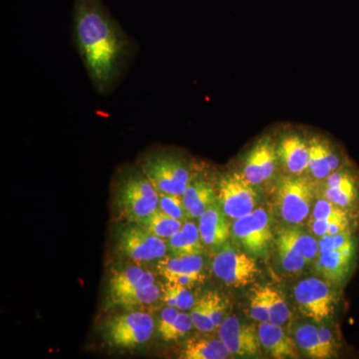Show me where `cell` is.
<instances>
[{"instance_id":"obj_31","label":"cell","mask_w":359,"mask_h":359,"mask_svg":"<svg viewBox=\"0 0 359 359\" xmlns=\"http://www.w3.org/2000/svg\"><path fill=\"white\" fill-rule=\"evenodd\" d=\"M348 228V219H313L311 224V231L320 238L346 233Z\"/></svg>"},{"instance_id":"obj_9","label":"cell","mask_w":359,"mask_h":359,"mask_svg":"<svg viewBox=\"0 0 359 359\" xmlns=\"http://www.w3.org/2000/svg\"><path fill=\"white\" fill-rule=\"evenodd\" d=\"M233 235L248 252L262 255L273 241L271 219L266 210L259 208L233 224Z\"/></svg>"},{"instance_id":"obj_13","label":"cell","mask_w":359,"mask_h":359,"mask_svg":"<svg viewBox=\"0 0 359 359\" xmlns=\"http://www.w3.org/2000/svg\"><path fill=\"white\" fill-rule=\"evenodd\" d=\"M278 162L292 176H302L308 172L309 140L297 133L283 135L276 145Z\"/></svg>"},{"instance_id":"obj_11","label":"cell","mask_w":359,"mask_h":359,"mask_svg":"<svg viewBox=\"0 0 359 359\" xmlns=\"http://www.w3.org/2000/svg\"><path fill=\"white\" fill-rule=\"evenodd\" d=\"M276 144L264 136L255 144L245 156L242 174L250 183L259 186L273 178L278 166Z\"/></svg>"},{"instance_id":"obj_18","label":"cell","mask_w":359,"mask_h":359,"mask_svg":"<svg viewBox=\"0 0 359 359\" xmlns=\"http://www.w3.org/2000/svg\"><path fill=\"white\" fill-rule=\"evenodd\" d=\"M154 275L139 266L116 271L109 280V299L113 304L122 297L154 283Z\"/></svg>"},{"instance_id":"obj_34","label":"cell","mask_w":359,"mask_h":359,"mask_svg":"<svg viewBox=\"0 0 359 359\" xmlns=\"http://www.w3.org/2000/svg\"><path fill=\"white\" fill-rule=\"evenodd\" d=\"M193 325L194 323L191 314L180 313L173 325L165 330L163 334H161V337L166 341L178 339L188 334Z\"/></svg>"},{"instance_id":"obj_25","label":"cell","mask_w":359,"mask_h":359,"mask_svg":"<svg viewBox=\"0 0 359 359\" xmlns=\"http://www.w3.org/2000/svg\"><path fill=\"white\" fill-rule=\"evenodd\" d=\"M295 342L297 346L311 358H328L327 353L320 341L318 328L311 325H306L297 328L295 332Z\"/></svg>"},{"instance_id":"obj_36","label":"cell","mask_w":359,"mask_h":359,"mask_svg":"<svg viewBox=\"0 0 359 359\" xmlns=\"http://www.w3.org/2000/svg\"><path fill=\"white\" fill-rule=\"evenodd\" d=\"M207 295L208 306H209L210 316L215 327L218 328L219 325L226 320V304L223 297L215 292H209L205 294Z\"/></svg>"},{"instance_id":"obj_30","label":"cell","mask_w":359,"mask_h":359,"mask_svg":"<svg viewBox=\"0 0 359 359\" xmlns=\"http://www.w3.org/2000/svg\"><path fill=\"white\" fill-rule=\"evenodd\" d=\"M194 325L202 332H211L216 330L210 316L209 306H208L207 295L204 294L194 304L191 313Z\"/></svg>"},{"instance_id":"obj_14","label":"cell","mask_w":359,"mask_h":359,"mask_svg":"<svg viewBox=\"0 0 359 359\" xmlns=\"http://www.w3.org/2000/svg\"><path fill=\"white\" fill-rule=\"evenodd\" d=\"M344 165L341 156L327 139L316 136L309 139L308 172L313 179L325 180Z\"/></svg>"},{"instance_id":"obj_1","label":"cell","mask_w":359,"mask_h":359,"mask_svg":"<svg viewBox=\"0 0 359 359\" xmlns=\"http://www.w3.org/2000/svg\"><path fill=\"white\" fill-rule=\"evenodd\" d=\"M74 34L90 79L108 92L126 65L131 43L101 0H74Z\"/></svg>"},{"instance_id":"obj_8","label":"cell","mask_w":359,"mask_h":359,"mask_svg":"<svg viewBox=\"0 0 359 359\" xmlns=\"http://www.w3.org/2000/svg\"><path fill=\"white\" fill-rule=\"evenodd\" d=\"M215 275L231 287H245L259 276V266L249 255L226 245L215 257L212 263Z\"/></svg>"},{"instance_id":"obj_29","label":"cell","mask_w":359,"mask_h":359,"mask_svg":"<svg viewBox=\"0 0 359 359\" xmlns=\"http://www.w3.org/2000/svg\"><path fill=\"white\" fill-rule=\"evenodd\" d=\"M250 316L259 323H269L268 301H266V285L255 287L250 297Z\"/></svg>"},{"instance_id":"obj_22","label":"cell","mask_w":359,"mask_h":359,"mask_svg":"<svg viewBox=\"0 0 359 359\" xmlns=\"http://www.w3.org/2000/svg\"><path fill=\"white\" fill-rule=\"evenodd\" d=\"M231 351L221 339H193L188 340L180 358L183 359H224Z\"/></svg>"},{"instance_id":"obj_26","label":"cell","mask_w":359,"mask_h":359,"mask_svg":"<svg viewBox=\"0 0 359 359\" xmlns=\"http://www.w3.org/2000/svg\"><path fill=\"white\" fill-rule=\"evenodd\" d=\"M163 292H164L163 299L168 306H174L181 311H188L196 304L192 292L188 290V287L180 283L168 282L166 285H163Z\"/></svg>"},{"instance_id":"obj_20","label":"cell","mask_w":359,"mask_h":359,"mask_svg":"<svg viewBox=\"0 0 359 359\" xmlns=\"http://www.w3.org/2000/svg\"><path fill=\"white\" fill-rule=\"evenodd\" d=\"M259 341L273 358H297V344L287 337L283 327L275 323H263L257 328Z\"/></svg>"},{"instance_id":"obj_27","label":"cell","mask_w":359,"mask_h":359,"mask_svg":"<svg viewBox=\"0 0 359 359\" xmlns=\"http://www.w3.org/2000/svg\"><path fill=\"white\" fill-rule=\"evenodd\" d=\"M266 301L269 313V323L283 327L290 318V313L287 302L278 290L266 285Z\"/></svg>"},{"instance_id":"obj_39","label":"cell","mask_w":359,"mask_h":359,"mask_svg":"<svg viewBox=\"0 0 359 359\" xmlns=\"http://www.w3.org/2000/svg\"><path fill=\"white\" fill-rule=\"evenodd\" d=\"M179 314L178 309L174 308V306H168V308L162 311L159 321V328H158L160 334H163L165 330H168V328L173 325L174 321L177 320Z\"/></svg>"},{"instance_id":"obj_6","label":"cell","mask_w":359,"mask_h":359,"mask_svg":"<svg viewBox=\"0 0 359 359\" xmlns=\"http://www.w3.org/2000/svg\"><path fill=\"white\" fill-rule=\"evenodd\" d=\"M255 187L242 173L233 172L221 177L217 201L229 218L240 219L256 209L259 195Z\"/></svg>"},{"instance_id":"obj_33","label":"cell","mask_w":359,"mask_h":359,"mask_svg":"<svg viewBox=\"0 0 359 359\" xmlns=\"http://www.w3.org/2000/svg\"><path fill=\"white\" fill-rule=\"evenodd\" d=\"M168 249L171 250L174 257L193 256V255H201L195 245L189 242L188 238L184 235L183 231H180L173 237L168 238Z\"/></svg>"},{"instance_id":"obj_23","label":"cell","mask_w":359,"mask_h":359,"mask_svg":"<svg viewBox=\"0 0 359 359\" xmlns=\"http://www.w3.org/2000/svg\"><path fill=\"white\" fill-rule=\"evenodd\" d=\"M276 244L285 245L306 262L313 261L318 256L320 245L309 233L297 229H287L280 231Z\"/></svg>"},{"instance_id":"obj_4","label":"cell","mask_w":359,"mask_h":359,"mask_svg":"<svg viewBox=\"0 0 359 359\" xmlns=\"http://www.w3.org/2000/svg\"><path fill=\"white\" fill-rule=\"evenodd\" d=\"M313 199V183L306 177L287 175L278 181V210L287 223L297 224L306 221Z\"/></svg>"},{"instance_id":"obj_16","label":"cell","mask_w":359,"mask_h":359,"mask_svg":"<svg viewBox=\"0 0 359 359\" xmlns=\"http://www.w3.org/2000/svg\"><path fill=\"white\" fill-rule=\"evenodd\" d=\"M325 199L332 204L344 208L351 207L359 196V178L351 167L344 165L330 174L327 179Z\"/></svg>"},{"instance_id":"obj_38","label":"cell","mask_w":359,"mask_h":359,"mask_svg":"<svg viewBox=\"0 0 359 359\" xmlns=\"http://www.w3.org/2000/svg\"><path fill=\"white\" fill-rule=\"evenodd\" d=\"M181 231H183L184 235L186 236L191 244L195 245L200 252H203L199 226H196L192 222H186L185 224H183Z\"/></svg>"},{"instance_id":"obj_2","label":"cell","mask_w":359,"mask_h":359,"mask_svg":"<svg viewBox=\"0 0 359 359\" xmlns=\"http://www.w3.org/2000/svg\"><path fill=\"white\" fill-rule=\"evenodd\" d=\"M160 193L145 174L124 177L116 190V203L125 218L141 224L159 207Z\"/></svg>"},{"instance_id":"obj_7","label":"cell","mask_w":359,"mask_h":359,"mask_svg":"<svg viewBox=\"0 0 359 359\" xmlns=\"http://www.w3.org/2000/svg\"><path fill=\"white\" fill-rule=\"evenodd\" d=\"M294 299L299 311L306 318L321 323L334 313L337 294L318 278H306L294 287Z\"/></svg>"},{"instance_id":"obj_5","label":"cell","mask_w":359,"mask_h":359,"mask_svg":"<svg viewBox=\"0 0 359 359\" xmlns=\"http://www.w3.org/2000/svg\"><path fill=\"white\" fill-rule=\"evenodd\" d=\"M154 320L141 311L121 314L107 321L104 337L112 346L132 348L145 344L154 332Z\"/></svg>"},{"instance_id":"obj_17","label":"cell","mask_w":359,"mask_h":359,"mask_svg":"<svg viewBox=\"0 0 359 359\" xmlns=\"http://www.w3.org/2000/svg\"><path fill=\"white\" fill-rule=\"evenodd\" d=\"M354 254V242L339 249L318 250V271L332 282H341L348 275Z\"/></svg>"},{"instance_id":"obj_24","label":"cell","mask_w":359,"mask_h":359,"mask_svg":"<svg viewBox=\"0 0 359 359\" xmlns=\"http://www.w3.org/2000/svg\"><path fill=\"white\" fill-rule=\"evenodd\" d=\"M140 224L151 233L161 238L173 237L182 230V226H183L181 219L173 218L166 212L161 211L160 209L144 219Z\"/></svg>"},{"instance_id":"obj_32","label":"cell","mask_w":359,"mask_h":359,"mask_svg":"<svg viewBox=\"0 0 359 359\" xmlns=\"http://www.w3.org/2000/svg\"><path fill=\"white\" fill-rule=\"evenodd\" d=\"M313 219H348L342 208L327 199L318 201L313 212Z\"/></svg>"},{"instance_id":"obj_19","label":"cell","mask_w":359,"mask_h":359,"mask_svg":"<svg viewBox=\"0 0 359 359\" xmlns=\"http://www.w3.org/2000/svg\"><path fill=\"white\" fill-rule=\"evenodd\" d=\"M221 205L214 203L199 218L201 238L205 245L219 247L230 237V226Z\"/></svg>"},{"instance_id":"obj_12","label":"cell","mask_w":359,"mask_h":359,"mask_svg":"<svg viewBox=\"0 0 359 359\" xmlns=\"http://www.w3.org/2000/svg\"><path fill=\"white\" fill-rule=\"evenodd\" d=\"M219 339L223 340L233 355L249 356L259 353V341L257 330L236 318L230 316L218 327Z\"/></svg>"},{"instance_id":"obj_10","label":"cell","mask_w":359,"mask_h":359,"mask_svg":"<svg viewBox=\"0 0 359 359\" xmlns=\"http://www.w3.org/2000/svg\"><path fill=\"white\" fill-rule=\"evenodd\" d=\"M118 247L125 256L138 262L161 259L168 250L163 238L153 235L141 224L125 228L120 233Z\"/></svg>"},{"instance_id":"obj_28","label":"cell","mask_w":359,"mask_h":359,"mask_svg":"<svg viewBox=\"0 0 359 359\" xmlns=\"http://www.w3.org/2000/svg\"><path fill=\"white\" fill-rule=\"evenodd\" d=\"M160 297V290L155 283L148 285V287H142L136 290L133 294L122 297L116 302V306H144V304H151L157 301Z\"/></svg>"},{"instance_id":"obj_35","label":"cell","mask_w":359,"mask_h":359,"mask_svg":"<svg viewBox=\"0 0 359 359\" xmlns=\"http://www.w3.org/2000/svg\"><path fill=\"white\" fill-rule=\"evenodd\" d=\"M159 208L161 211L178 219H183L187 214L182 196L160 194Z\"/></svg>"},{"instance_id":"obj_3","label":"cell","mask_w":359,"mask_h":359,"mask_svg":"<svg viewBox=\"0 0 359 359\" xmlns=\"http://www.w3.org/2000/svg\"><path fill=\"white\" fill-rule=\"evenodd\" d=\"M143 172L160 194L183 196L192 180L186 163L172 154L148 156Z\"/></svg>"},{"instance_id":"obj_21","label":"cell","mask_w":359,"mask_h":359,"mask_svg":"<svg viewBox=\"0 0 359 359\" xmlns=\"http://www.w3.org/2000/svg\"><path fill=\"white\" fill-rule=\"evenodd\" d=\"M187 215L199 219L214 203L217 195L212 187L205 180L191 181L186 192L182 196Z\"/></svg>"},{"instance_id":"obj_15","label":"cell","mask_w":359,"mask_h":359,"mask_svg":"<svg viewBox=\"0 0 359 359\" xmlns=\"http://www.w3.org/2000/svg\"><path fill=\"white\" fill-rule=\"evenodd\" d=\"M203 266L204 263L200 255L168 257L161 259L157 264L160 275L168 282L180 283L186 287H193L199 280Z\"/></svg>"},{"instance_id":"obj_40","label":"cell","mask_w":359,"mask_h":359,"mask_svg":"<svg viewBox=\"0 0 359 359\" xmlns=\"http://www.w3.org/2000/svg\"><path fill=\"white\" fill-rule=\"evenodd\" d=\"M318 334H320V341L323 344L325 353H327L328 358H332V354L334 353L335 348H337L332 332L327 327H320L318 328Z\"/></svg>"},{"instance_id":"obj_37","label":"cell","mask_w":359,"mask_h":359,"mask_svg":"<svg viewBox=\"0 0 359 359\" xmlns=\"http://www.w3.org/2000/svg\"><path fill=\"white\" fill-rule=\"evenodd\" d=\"M278 256H280V263H282L283 268L290 273H295V271H301L306 266L308 262L304 257H299V255L295 254L287 247L283 245H278Z\"/></svg>"}]
</instances>
